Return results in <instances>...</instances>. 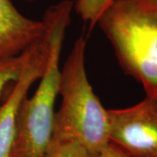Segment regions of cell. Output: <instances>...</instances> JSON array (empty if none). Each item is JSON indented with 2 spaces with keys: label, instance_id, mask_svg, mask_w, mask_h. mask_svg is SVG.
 Returning <instances> with one entry per match:
<instances>
[{
  "label": "cell",
  "instance_id": "cell-7",
  "mask_svg": "<svg viewBox=\"0 0 157 157\" xmlns=\"http://www.w3.org/2000/svg\"><path fill=\"white\" fill-rule=\"evenodd\" d=\"M28 47L20 55L12 58H0V102L8 88H11L19 77L29 55Z\"/></svg>",
  "mask_w": 157,
  "mask_h": 157
},
{
  "label": "cell",
  "instance_id": "cell-6",
  "mask_svg": "<svg viewBox=\"0 0 157 157\" xmlns=\"http://www.w3.org/2000/svg\"><path fill=\"white\" fill-rule=\"evenodd\" d=\"M42 20L24 16L12 0H0V58L20 55L43 34Z\"/></svg>",
  "mask_w": 157,
  "mask_h": 157
},
{
  "label": "cell",
  "instance_id": "cell-2",
  "mask_svg": "<svg viewBox=\"0 0 157 157\" xmlns=\"http://www.w3.org/2000/svg\"><path fill=\"white\" fill-rule=\"evenodd\" d=\"M86 38L75 40L60 69L59 95L52 141H73L97 156L110 143L107 109L90 84L86 69Z\"/></svg>",
  "mask_w": 157,
  "mask_h": 157
},
{
  "label": "cell",
  "instance_id": "cell-8",
  "mask_svg": "<svg viewBox=\"0 0 157 157\" xmlns=\"http://www.w3.org/2000/svg\"><path fill=\"white\" fill-rule=\"evenodd\" d=\"M113 0H76L73 9L90 28L94 27L102 13L107 10Z\"/></svg>",
  "mask_w": 157,
  "mask_h": 157
},
{
  "label": "cell",
  "instance_id": "cell-9",
  "mask_svg": "<svg viewBox=\"0 0 157 157\" xmlns=\"http://www.w3.org/2000/svg\"><path fill=\"white\" fill-rule=\"evenodd\" d=\"M42 157H96L80 144L73 141L52 140Z\"/></svg>",
  "mask_w": 157,
  "mask_h": 157
},
{
  "label": "cell",
  "instance_id": "cell-11",
  "mask_svg": "<svg viewBox=\"0 0 157 157\" xmlns=\"http://www.w3.org/2000/svg\"><path fill=\"white\" fill-rule=\"evenodd\" d=\"M147 2H149V3H151V4H154V5H155L157 6V0H146Z\"/></svg>",
  "mask_w": 157,
  "mask_h": 157
},
{
  "label": "cell",
  "instance_id": "cell-12",
  "mask_svg": "<svg viewBox=\"0 0 157 157\" xmlns=\"http://www.w3.org/2000/svg\"><path fill=\"white\" fill-rule=\"evenodd\" d=\"M26 1H29V2H33V1H35V0H26Z\"/></svg>",
  "mask_w": 157,
  "mask_h": 157
},
{
  "label": "cell",
  "instance_id": "cell-5",
  "mask_svg": "<svg viewBox=\"0 0 157 157\" xmlns=\"http://www.w3.org/2000/svg\"><path fill=\"white\" fill-rule=\"evenodd\" d=\"M48 51L49 39L45 26L40 38L30 46L27 60L19 77L11 86L7 97L0 102V157L10 155L19 108L28 96L31 86L41 78L45 71Z\"/></svg>",
  "mask_w": 157,
  "mask_h": 157
},
{
  "label": "cell",
  "instance_id": "cell-10",
  "mask_svg": "<svg viewBox=\"0 0 157 157\" xmlns=\"http://www.w3.org/2000/svg\"><path fill=\"white\" fill-rule=\"evenodd\" d=\"M96 157H129L122 150L112 143L107 144Z\"/></svg>",
  "mask_w": 157,
  "mask_h": 157
},
{
  "label": "cell",
  "instance_id": "cell-1",
  "mask_svg": "<svg viewBox=\"0 0 157 157\" xmlns=\"http://www.w3.org/2000/svg\"><path fill=\"white\" fill-rule=\"evenodd\" d=\"M73 2L62 0L50 6L42 17L48 33L49 51L38 88L19 108L9 157H42L52 142L55 103L60 79V55Z\"/></svg>",
  "mask_w": 157,
  "mask_h": 157
},
{
  "label": "cell",
  "instance_id": "cell-3",
  "mask_svg": "<svg viewBox=\"0 0 157 157\" xmlns=\"http://www.w3.org/2000/svg\"><path fill=\"white\" fill-rule=\"evenodd\" d=\"M97 25L120 67L157 99V6L146 0H113Z\"/></svg>",
  "mask_w": 157,
  "mask_h": 157
},
{
  "label": "cell",
  "instance_id": "cell-4",
  "mask_svg": "<svg viewBox=\"0 0 157 157\" xmlns=\"http://www.w3.org/2000/svg\"><path fill=\"white\" fill-rule=\"evenodd\" d=\"M110 143L129 157H157V99L146 96L135 106L107 109Z\"/></svg>",
  "mask_w": 157,
  "mask_h": 157
}]
</instances>
